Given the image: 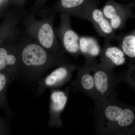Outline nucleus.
<instances>
[{"instance_id":"dca6fc26","label":"nucleus","mask_w":135,"mask_h":135,"mask_svg":"<svg viewBox=\"0 0 135 135\" xmlns=\"http://www.w3.org/2000/svg\"><path fill=\"white\" fill-rule=\"evenodd\" d=\"M81 82L83 88L86 90H89L92 89L95 86L94 78L92 75L88 74L83 75Z\"/></svg>"},{"instance_id":"6e6552de","label":"nucleus","mask_w":135,"mask_h":135,"mask_svg":"<svg viewBox=\"0 0 135 135\" xmlns=\"http://www.w3.org/2000/svg\"><path fill=\"white\" fill-rule=\"evenodd\" d=\"M105 41L104 52L105 56L114 65L120 66L123 64L126 61L124 52L118 47L110 45L109 41Z\"/></svg>"},{"instance_id":"f3484780","label":"nucleus","mask_w":135,"mask_h":135,"mask_svg":"<svg viewBox=\"0 0 135 135\" xmlns=\"http://www.w3.org/2000/svg\"><path fill=\"white\" fill-rule=\"evenodd\" d=\"M7 82L6 76L3 74L0 73V92L3 91L5 88Z\"/></svg>"},{"instance_id":"f257e3e1","label":"nucleus","mask_w":135,"mask_h":135,"mask_svg":"<svg viewBox=\"0 0 135 135\" xmlns=\"http://www.w3.org/2000/svg\"><path fill=\"white\" fill-rule=\"evenodd\" d=\"M56 13L49 12L41 18H36V12H25L20 23L25 35L51 52L59 54L60 42L54 27Z\"/></svg>"},{"instance_id":"9d476101","label":"nucleus","mask_w":135,"mask_h":135,"mask_svg":"<svg viewBox=\"0 0 135 135\" xmlns=\"http://www.w3.org/2000/svg\"><path fill=\"white\" fill-rule=\"evenodd\" d=\"M67 101V97L64 92L54 91L51 94V113H58L65 108Z\"/></svg>"},{"instance_id":"9b49d317","label":"nucleus","mask_w":135,"mask_h":135,"mask_svg":"<svg viewBox=\"0 0 135 135\" xmlns=\"http://www.w3.org/2000/svg\"><path fill=\"white\" fill-rule=\"evenodd\" d=\"M15 66L20 68L18 51L16 53L11 54L9 53L6 48H0V71L5 70L9 66Z\"/></svg>"},{"instance_id":"2eb2a0df","label":"nucleus","mask_w":135,"mask_h":135,"mask_svg":"<svg viewBox=\"0 0 135 135\" xmlns=\"http://www.w3.org/2000/svg\"><path fill=\"white\" fill-rule=\"evenodd\" d=\"M134 119V115L130 109H126L123 110V113L120 119L118 121V125L121 127H126L129 126Z\"/></svg>"},{"instance_id":"f03ea898","label":"nucleus","mask_w":135,"mask_h":135,"mask_svg":"<svg viewBox=\"0 0 135 135\" xmlns=\"http://www.w3.org/2000/svg\"><path fill=\"white\" fill-rule=\"evenodd\" d=\"M21 32L18 44L20 71L40 72L57 64L59 55L47 50Z\"/></svg>"},{"instance_id":"0eeeda50","label":"nucleus","mask_w":135,"mask_h":135,"mask_svg":"<svg viewBox=\"0 0 135 135\" xmlns=\"http://www.w3.org/2000/svg\"><path fill=\"white\" fill-rule=\"evenodd\" d=\"M80 51L85 55L95 57L99 55L101 51L100 46L97 40L90 36L80 37Z\"/></svg>"},{"instance_id":"4468645a","label":"nucleus","mask_w":135,"mask_h":135,"mask_svg":"<svg viewBox=\"0 0 135 135\" xmlns=\"http://www.w3.org/2000/svg\"><path fill=\"white\" fill-rule=\"evenodd\" d=\"M123 110L115 105H109L105 110V114L107 119L112 122H118L122 117Z\"/></svg>"},{"instance_id":"1a4fd4ad","label":"nucleus","mask_w":135,"mask_h":135,"mask_svg":"<svg viewBox=\"0 0 135 135\" xmlns=\"http://www.w3.org/2000/svg\"><path fill=\"white\" fill-rule=\"evenodd\" d=\"M69 73L67 66H62L56 68L45 77L44 84L47 87L55 86L66 78Z\"/></svg>"},{"instance_id":"39448f33","label":"nucleus","mask_w":135,"mask_h":135,"mask_svg":"<svg viewBox=\"0 0 135 135\" xmlns=\"http://www.w3.org/2000/svg\"><path fill=\"white\" fill-rule=\"evenodd\" d=\"M95 3V0H60L58 6L50 12L65 14L80 18L85 9Z\"/></svg>"},{"instance_id":"423d86ee","label":"nucleus","mask_w":135,"mask_h":135,"mask_svg":"<svg viewBox=\"0 0 135 135\" xmlns=\"http://www.w3.org/2000/svg\"><path fill=\"white\" fill-rule=\"evenodd\" d=\"M102 11L114 31L121 28L123 22L124 12L120 6L114 1H109Z\"/></svg>"},{"instance_id":"ddd939ff","label":"nucleus","mask_w":135,"mask_h":135,"mask_svg":"<svg viewBox=\"0 0 135 135\" xmlns=\"http://www.w3.org/2000/svg\"><path fill=\"white\" fill-rule=\"evenodd\" d=\"M123 52L131 57H135V36L133 35L126 36L122 42Z\"/></svg>"},{"instance_id":"7ed1b4c3","label":"nucleus","mask_w":135,"mask_h":135,"mask_svg":"<svg viewBox=\"0 0 135 135\" xmlns=\"http://www.w3.org/2000/svg\"><path fill=\"white\" fill-rule=\"evenodd\" d=\"M55 31L61 46L66 51L73 55L79 53L80 37L72 28L70 16L60 14V24Z\"/></svg>"},{"instance_id":"20e7f679","label":"nucleus","mask_w":135,"mask_h":135,"mask_svg":"<svg viewBox=\"0 0 135 135\" xmlns=\"http://www.w3.org/2000/svg\"><path fill=\"white\" fill-rule=\"evenodd\" d=\"M80 18L90 22L98 35L105 40L111 41L115 40V31L102 10L97 7V3L87 8Z\"/></svg>"},{"instance_id":"f8f14e48","label":"nucleus","mask_w":135,"mask_h":135,"mask_svg":"<svg viewBox=\"0 0 135 135\" xmlns=\"http://www.w3.org/2000/svg\"><path fill=\"white\" fill-rule=\"evenodd\" d=\"M95 86L98 92L102 94L105 93L109 88L108 75L103 70L97 71L94 75Z\"/></svg>"}]
</instances>
